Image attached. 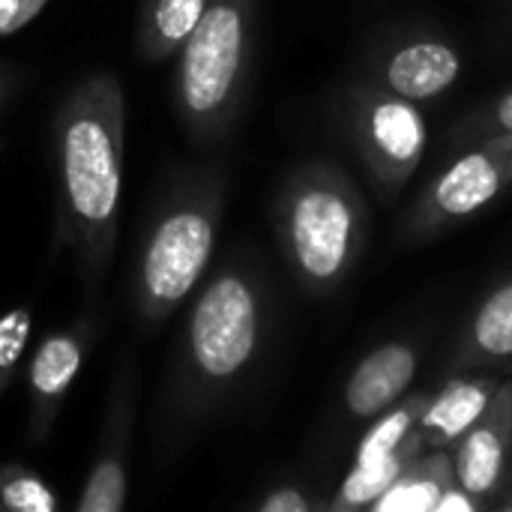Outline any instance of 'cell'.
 I'll return each mask as SVG.
<instances>
[{"label":"cell","mask_w":512,"mask_h":512,"mask_svg":"<svg viewBox=\"0 0 512 512\" xmlns=\"http://www.w3.org/2000/svg\"><path fill=\"white\" fill-rule=\"evenodd\" d=\"M45 6H48V0H0V36L18 33Z\"/></svg>","instance_id":"23"},{"label":"cell","mask_w":512,"mask_h":512,"mask_svg":"<svg viewBox=\"0 0 512 512\" xmlns=\"http://www.w3.org/2000/svg\"><path fill=\"white\" fill-rule=\"evenodd\" d=\"M135 414H138V372L132 354H123L111 375L93 459L81 495L75 501L78 512H120L126 507Z\"/></svg>","instance_id":"8"},{"label":"cell","mask_w":512,"mask_h":512,"mask_svg":"<svg viewBox=\"0 0 512 512\" xmlns=\"http://www.w3.org/2000/svg\"><path fill=\"white\" fill-rule=\"evenodd\" d=\"M420 369V348L396 339L369 351L342 387V411L351 420L372 423L402 396H408Z\"/></svg>","instance_id":"12"},{"label":"cell","mask_w":512,"mask_h":512,"mask_svg":"<svg viewBox=\"0 0 512 512\" xmlns=\"http://www.w3.org/2000/svg\"><path fill=\"white\" fill-rule=\"evenodd\" d=\"M426 447H423V438L420 432H414L396 453L384 456V459H375V462H360L354 465L345 480L339 483L336 495L327 501V510L333 512H363L372 510V504L399 480V474L417 459L423 456Z\"/></svg>","instance_id":"17"},{"label":"cell","mask_w":512,"mask_h":512,"mask_svg":"<svg viewBox=\"0 0 512 512\" xmlns=\"http://www.w3.org/2000/svg\"><path fill=\"white\" fill-rule=\"evenodd\" d=\"M276 321L273 282L252 249L207 273L186 312L156 411V441L180 447L210 426L258 369Z\"/></svg>","instance_id":"1"},{"label":"cell","mask_w":512,"mask_h":512,"mask_svg":"<svg viewBox=\"0 0 512 512\" xmlns=\"http://www.w3.org/2000/svg\"><path fill=\"white\" fill-rule=\"evenodd\" d=\"M429 399H432V390L408 393L396 405H390L384 414H378L372 420V426L366 429V435L360 438V444H357L354 465L375 462V459H384V456L396 453L417 432V426H420V420L426 414Z\"/></svg>","instance_id":"18"},{"label":"cell","mask_w":512,"mask_h":512,"mask_svg":"<svg viewBox=\"0 0 512 512\" xmlns=\"http://www.w3.org/2000/svg\"><path fill=\"white\" fill-rule=\"evenodd\" d=\"M369 204L333 159L294 165L273 201V231L288 273L309 297L336 294L369 246Z\"/></svg>","instance_id":"4"},{"label":"cell","mask_w":512,"mask_h":512,"mask_svg":"<svg viewBox=\"0 0 512 512\" xmlns=\"http://www.w3.org/2000/svg\"><path fill=\"white\" fill-rule=\"evenodd\" d=\"M336 114L375 195L384 204L396 201L426 156L429 126L420 105L369 81H357L342 90Z\"/></svg>","instance_id":"6"},{"label":"cell","mask_w":512,"mask_h":512,"mask_svg":"<svg viewBox=\"0 0 512 512\" xmlns=\"http://www.w3.org/2000/svg\"><path fill=\"white\" fill-rule=\"evenodd\" d=\"M213 0H138L135 51L150 63L171 60Z\"/></svg>","instance_id":"15"},{"label":"cell","mask_w":512,"mask_h":512,"mask_svg":"<svg viewBox=\"0 0 512 512\" xmlns=\"http://www.w3.org/2000/svg\"><path fill=\"white\" fill-rule=\"evenodd\" d=\"M462 69V54L447 36L432 30H402L387 36L366 57L363 81L420 105L450 93L459 84Z\"/></svg>","instance_id":"9"},{"label":"cell","mask_w":512,"mask_h":512,"mask_svg":"<svg viewBox=\"0 0 512 512\" xmlns=\"http://www.w3.org/2000/svg\"><path fill=\"white\" fill-rule=\"evenodd\" d=\"M3 93H6V78L0 75V105H3Z\"/></svg>","instance_id":"25"},{"label":"cell","mask_w":512,"mask_h":512,"mask_svg":"<svg viewBox=\"0 0 512 512\" xmlns=\"http://www.w3.org/2000/svg\"><path fill=\"white\" fill-rule=\"evenodd\" d=\"M96 339V321L78 318L75 324H66L60 330H51L39 339L30 363H27V399H30V441L42 444L48 441L60 408L72 390V384L81 375V366L93 348Z\"/></svg>","instance_id":"10"},{"label":"cell","mask_w":512,"mask_h":512,"mask_svg":"<svg viewBox=\"0 0 512 512\" xmlns=\"http://www.w3.org/2000/svg\"><path fill=\"white\" fill-rule=\"evenodd\" d=\"M258 0H213L177 48L174 105L195 141L231 135L252 81Z\"/></svg>","instance_id":"5"},{"label":"cell","mask_w":512,"mask_h":512,"mask_svg":"<svg viewBox=\"0 0 512 512\" xmlns=\"http://www.w3.org/2000/svg\"><path fill=\"white\" fill-rule=\"evenodd\" d=\"M60 501L48 480L21 462H0V512H57Z\"/></svg>","instance_id":"19"},{"label":"cell","mask_w":512,"mask_h":512,"mask_svg":"<svg viewBox=\"0 0 512 512\" xmlns=\"http://www.w3.org/2000/svg\"><path fill=\"white\" fill-rule=\"evenodd\" d=\"M512 189V135L468 144L444 171H438L399 222V240L405 246L438 240Z\"/></svg>","instance_id":"7"},{"label":"cell","mask_w":512,"mask_h":512,"mask_svg":"<svg viewBox=\"0 0 512 512\" xmlns=\"http://www.w3.org/2000/svg\"><path fill=\"white\" fill-rule=\"evenodd\" d=\"M456 483L453 453L426 450L417 456L399 480L372 504V512H435L444 492Z\"/></svg>","instance_id":"16"},{"label":"cell","mask_w":512,"mask_h":512,"mask_svg":"<svg viewBox=\"0 0 512 512\" xmlns=\"http://www.w3.org/2000/svg\"><path fill=\"white\" fill-rule=\"evenodd\" d=\"M6 387H9V384H0V396H3V390H6Z\"/></svg>","instance_id":"26"},{"label":"cell","mask_w":512,"mask_h":512,"mask_svg":"<svg viewBox=\"0 0 512 512\" xmlns=\"http://www.w3.org/2000/svg\"><path fill=\"white\" fill-rule=\"evenodd\" d=\"M126 162V93L117 75L90 72L51 123L57 240L75 255L87 288H99L117 246Z\"/></svg>","instance_id":"2"},{"label":"cell","mask_w":512,"mask_h":512,"mask_svg":"<svg viewBox=\"0 0 512 512\" xmlns=\"http://www.w3.org/2000/svg\"><path fill=\"white\" fill-rule=\"evenodd\" d=\"M495 375H453L438 393H432L426 414L417 426L426 450H453L471 423L486 411L498 390Z\"/></svg>","instance_id":"14"},{"label":"cell","mask_w":512,"mask_h":512,"mask_svg":"<svg viewBox=\"0 0 512 512\" xmlns=\"http://www.w3.org/2000/svg\"><path fill=\"white\" fill-rule=\"evenodd\" d=\"M501 135H512V87L501 96H495L492 102L480 105L477 111L465 114L453 126V144H462V147L501 138Z\"/></svg>","instance_id":"20"},{"label":"cell","mask_w":512,"mask_h":512,"mask_svg":"<svg viewBox=\"0 0 512 512\" xmlns=\"http://www.w3.org/2000/svg\"><path fill=\"white\" fill-rule=\"evenodd\" d=\"M450 453L456 483L489 510L501 492L512 456V378L498 384L486 411L471 423Z\"/></svg>","instance_id":"11"},{"label":"cell","mask_w":512,"mask_h":512,"mask_svg":"<svg viewBox=\"0 0 512 512\" xmlns=\"http://www.w3.org/2000/svg\"><path fill=\"white\" fill-rule=\"evenodd\" d=\"M228 198V171L219 162L174 174L147 219L132 267V309L141 324L159 327L198 291L210 273Z\"/></svg>","instance_id":"3"},{"label":"cell","mask_w":512,"mask_h":512,"mask_svg":"<svg viewBox=\"0 0 512 512\" xmlns=\"http://www.w3.org/2000/svg\"><path fill=\"white\" fill-rule=\"evenodd\" d=\"M492 510L512 512V456L510 465H507V474H504V483H501V492H498V498L492 501Z\"/></svg>","instance_id":"24"},{"label":"cell","mask_w":512,"mask_h":512,"mask_svg":"<svg viewBox=\"0 0 512 512\" xmlns=\"http://www.w3.org/2000/svg\"><path fill=\"white\" fill-rule=\"evenodd\" d=\"M33 330V309L27 303L12 306L0 315V384H9Z\"/></svg>","instance_id":"21"},{"label":"cell","mask_w":512,"mask_h":512,"mask_svg":"<svg viewBox=\"0 0 512 512\" xmlns=\"http://www.w3.org/2000/svg\"><path fill=\"white\" fill-rule=\"evenodd\" d=\"M255 512H321L327 510V501L312 495L303 483H276L261 498L252 501Z\"/></svg>","instance_id":"22"},{"label":"cell","mask_w":512,"mask_h":512,"mask_svg":"<svg viewBox=\"0 0 512 512\" xmlns=\"http://www.w3.org/2000/svg\"><path fill=\"white\" fill-rule=\"evenodd\" d=\"M512 363V276L501 279L471 312L450 354V375Z\"/></svg>","instance_id":"13"}]
</instances>
